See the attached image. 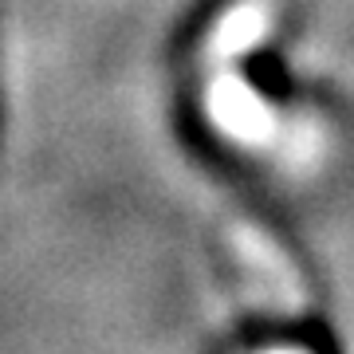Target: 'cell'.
I'll use <instances>...</instances> for the list:
<instances>
[{"label": "cell", "instance_id": "2", "mask_svg": "<svg viewBox=\"0 0 354 354\" xmlns=\"http://www.w3.org/2000/svg\"><path fill=\"white\" fill-rule=\"evenodd\" d=\"M276 24V8L272 0H241L232 12L221 16V24L213 28V39H209V51L213 59H232L241 51H252L260 39L272 32Z\"/></svg>", "mask_w": 354, "mask_h": 354}, {"label": "cell", "instance_id": "1", "mask_svg": "<svg viewBox=\"0 0 354 354\" xmlns=\"http://www.w3.org/2000/svg\"><path fill=\"white\" fill-rule=\"evenodd\" d=\"M209 118L241 146H264L276 134V114L241 75H216L209 87Z\"/></svg>", "mask_w": 354, "mask_h": 354}, {"label": "cell", "instance_id": "3", "mask_svg": "<svg viewBox=\"0 0 354 354\" xmlns=\"http://www.w3.org/2000/svg\"><path fill=\"white\" fill-rule=\"evenodd\" d=\"M264 354H307V351H295V346H276V351H264Z\"/></svg>", "mask_w": 354, "mask_h": 354}]
</instances>
